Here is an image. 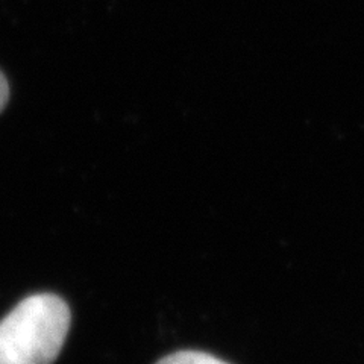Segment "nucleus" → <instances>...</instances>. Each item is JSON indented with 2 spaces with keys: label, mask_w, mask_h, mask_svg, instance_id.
<instances>
[{
  "label": "nucleus",
  "mask_w": 364,
  "mask_h": 364,
  "mask_svg": "<svg viewBox=\"0 0 364 364\" xmlns=\"http://www.w3.org/2000/svg\"><path fill=\"white\" fill-rule=\"evenodd\" d=\"M68 328L70 310L60 296H29L0 322V364H52Z\"/></svg>",
  "instance_id": "nucleus-1"
},
{
  "label": "nucleus",
  "mask_w": 364,
  "mask_h": 364,
  "mask_svg": "<svg viewBox=\"0 0 364 364\" xmlns=\"http://www.w3.org/2000/svg\"><path fill=\"white\" fill-rule=\"evenodd\" d=\"M156 364H228L210 354L198 350H181L176 354L167 355Z\"/></svg>",
  "instance_id": "nucleus-2"
},
{
  "label": "nucleus",
  "mask_w": 364,
  "mask_h": 364,
  "mask_svg": "<svg viewBox=\"0 0 364 364\" xmlns=\"http://www.w3.org/2000/svg\"><path fill=\"white\" fill-rule=\"evenodd\" d=\"M9 100V84L5 75L0 72V112H2Z\"/></svg>",
  "instance_id": "nucleus-3"
}]
</instances>
